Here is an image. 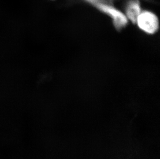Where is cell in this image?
Masks as SVG:
<instances>
[{"mask_svg":"<svg viewBox=\"0 0 160 159\" xmlns=\"http://www.w3.org/2000/svg\"><path fill=\"white\" fill-rule=\"evenodd\" d=\"M136 22L141 30L148 34H154L159 28L157 17L152 12L148 11L141 12Z\"/></svg>","mask_w":160,"mask_h":159,"instance_id":"cell-1","label":"cell"},{"mask_svg":"<svg viewBox=\"0 0 160 159\" xmlns=\"http://www.w3.org/2000/svg\"><path fill=\"white\" fill-rule=\"evenodd\" d=\"M95 5L97 8L102 12L106 13L112 17L115 26L117 30H121L127 25L128 23L127 17L120 11L112 6L102 3H97Z\"/></svg>","mask_w":160,"mask_h":159,"instance_id":"cell-2","label":"cell"},{"mask_svg":"<svg viewBox=\"0 0 160 159\" xmlns=\"http://www.w3.org/2000/svg\"><path fill=\"white\" fill-rule=\"evenodd\" d=\"M141 13V8L139 2L138 0H133L128 3L127 8V17L133 23H136L139 14Z\"/></svg>","mask_w":160,"mask_h":159,"instance_id":"cell-3","label":"cell"}]
</instances>
